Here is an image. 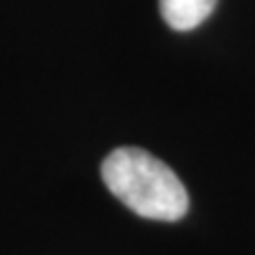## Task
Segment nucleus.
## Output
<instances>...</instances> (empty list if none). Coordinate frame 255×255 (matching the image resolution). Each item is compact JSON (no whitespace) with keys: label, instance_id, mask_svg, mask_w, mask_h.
<instances>
[{"label":"nucleus","instance_id":"1","mask_svg":"<svg viewBox=\"0 0 255 255\" xmlns=\"http://www.w3.org/2000/svg\"><path fill=\"white\" fill-rule=\"evenodd\" d=\"M102 180L116 199L139 218L175 222L189 208L180 177L161 158L137 146L114 149L102 163Z\"/></svg>","mask_w":255,"mask_h":255},{"label":"nucleus","instance_id":"2","mask_svg":"<svg viewBox=\"0 0 255 255\" xmlns=\"http://www.w3.org/2000/svg\"><path fill=\"white\" fill-rule=\"evenodd\" d=\"M218 0H158L161 17L175 31H191L203 24L215 9Z\"/></svg>","mask_w":255,"mask_h":255}]
</instances>
